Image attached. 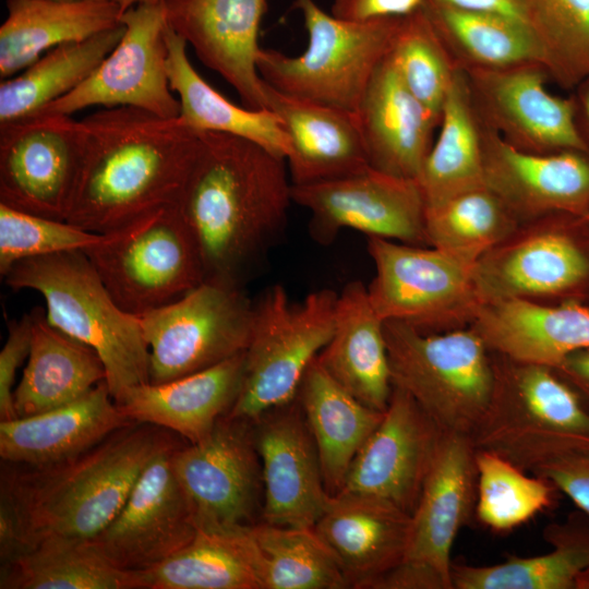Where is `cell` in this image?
<instances>
[{
    "label": "cell",
    "mask_w": 589,
    "mask_h": 589,
    "mask_svg": "<svg viewBox=\"0 0 589 589\" xmlns=\"http://www.w3.org/2000/svg\"><path fill=\"white\" fill-rule=\"evenodd\" d=\"M59 1H81V0H59Z\"/></svg>",
    "instance_id": "obj_57"
},
{
    "label": "cell",
    "mask_w": 589,
    "mask_h": 589,
    "mask_svg": "<svg viewBox=\"0 0 589 589\" xmlns=\"http://www.w3.org/2000/svg\"><path fill=\"white\" fill-rule=\"evenodd\" d=\"M166 40L170 87L180 101L179 117L190 128L242 137L286 159L289 140L275 112L237 106L212 87L192 65L185 40L169 25Z\"/></svg>",
    "instance_id": "obj_35"
},
{
    "label": "cell",
    "mask_w": 589,
    "mask_h": 589,
    "mask_svg": "<svg viewBox=\"0 0 589 589\" xmlns=\"http://www.w3.org/2000/svg\"><path fill=\"white\" fill-rule=\"evenodd\" d=\"M478 520L485 527L504 532L512 530L552 504L549 481L530 477L502 456L477 449Z\"/></svg>",
    "instance_id": "obj_43"
},
{
    "label": "cell",
    "mask_w": 589,
    "mask_h": 589,
    "mask_svg": "<svg viewBox=\"0 0 589 589\" xmlns=\"http://www.w3.org/2000/svg\"><path fill=\"white\" fill-rule=\"evenodd\" d=\"M469 326L490 351L552 369L568 354L589 348V304L576 299L483 303Z\"/></svg>",
    "instance_id": "obj_24"
},
{
    "label": "cell",
    "mask_w": 589,
    "mask_h": 589,
    "mask_svg": "<svg viewBox=\"0 0 589 589\" xmlns=\"http://www.w3.org/2000/svg\"><path fill=\"white\" fill-rule=\"evenodd\" d=\"M529 16L556 77L567 86L588 77L589 0H529Z\"/></svg>",
    "instance_id": "obj_45"
},
{
    "label": "cell",
    "mask_w": 589,
    "mask_h": 589,
    "mask_svg": "<svg viewBox=\"0 0 589 589\" xmlns=\"http://www.w3.org/2000/svg\"><path fill=\"white\" fill-rule=\"evenodd\" d=\"M356 116L370 167L417 180L440 118L410 93L389 53L370 81Z\"/></svg>",
    "instance_id": "obj_26"
},
{
    "label": "cell",
    "mask_w": 589,
    "mask_h": 589,
    "mask_svg": "<svg viewBox=\"0 0 589 589\" xmlns=\"http://www.w3.org/2000/svg\"><path fill=\"white\" fill-rule=\"evenodd\" d=\"M553 370L576 390L589 411V348L568 354Z\"/></svg>",
    "instance_id": "obj_52"
},
{
    "label": "cell",
    "mask_w": 589,
    "mask_h": 589,
    "mask_svg": "<svg viewBox=\"0 0 589 589\" xmlns=\"http://www.w3.org/2000/svg\"><path fill=\"white\" fill-rule=\"evenodd\" d=\"M296 397L315 442L325 488L335 496L384 411L368 407L346 390L317 357L306 369Z\"/></svg>",
    "instance_id": "obj_33"
},
{
    "label": "cell",
    "mask_w": 589,
    "mask_h": 589,
    "mask_svg": "<svg viewBox=\"0 0 589 589\" xmlns=\"http://www.w3.org/2000/svg\"><path fill=\"white\" fill-rule=\"evenodd\" d=\"M134 423L118 407L106 381L81 398L29 417L0 420V457L8 464L48 466L93 448Z\"/></svg>",
    "instance_id": "obj_25"
},
{
    "label": "cell",
    "mask_w": 589,
    "mask_h": 589,
    "mask_svg": "<svg viewBox=\"0 0 589 589\" xmlns=\"http://www.w3.org/2000/svg\"><path fill=\"white\" fill-rule=\"evenodd\" d=\"M423 8L441 37L452 38L485 69L534 63L552 67L541 38L519 21L498 14L460 10L430 0H424Z\"/></svg>",
    "instance_id": "obj_40"
},
{
    "label": "cell",
    "mask_w": 589,
    "mask_h": 589,
    "mask_svg": "<svg viewBox=\"0 0 589 589\" xmlns=\"http://www.w3.org/2000/svg\"><path fill=\"white\" fill-rule=\"evenodd\" d=\"M1 589H140L135 572L112 565L91 540L50 536L1 565Z\"/></svg>",
    "instance_id": "obj_37"
},
{
    "label": "cell",
    "mask_w": 589,
    "mask_h": 589,
    "mask_svg": "<svg viewBox=\"0 0 589 589\" xmlns=\"http://www.w3.org/2000/svg\"><path fill=\"white\" fill-rule=\"evenodd\" d=\"M176 436L134 422L58 464L5 462L0 495L14 507L32 549L50 536L91 540L116 518L146 465Z\"/></svg>",
    "instance_id": "obj_3"
},
{
    "label": "cell",
    "mask_w": 589,
    "mask_h": 589,
    "mask_svg": "<svg viewBox=\"0 0 589 589\" xmlns=\"http://www.w3.org/2000/svg\"><path fill=\"white\" fill-rule=\"evenodd\" d=\"M485 183L520 221L550 215L584 219L589 212V153H536L491 136Z\"/></svg>",
    "instance_id": "obj_22"
},
{
    "label": "cell",
    "mask_w": 589,
    "mask_h": 589,
    "mask_svg": "<svg viewBox=\"0 0 589 589\" xmlns=\"http://www.w3.org/2000/svg\"><path fill=\"white\" fill-rule=\"evenodd\" d=\"M520 221L488 185L425 206L429 247L480 259Z\"/></svg>",
    "instance_id": "obj_42"
},
{
    "label": "cell",
    "mask_w": 589,
    "mask_h": 589,
    "mask_svg": "<svg viewBox=\"0 0 589 589\" xmlns=\"http://www.w3.org/2000/svg\"><path fill=\"white\" fill-rule=\"evenodd\" d=\"M337 298L323 288L292 302L280 284L263 291L253 302L243 381L228 416L253 421L296 398L306 369L333 335Z\"/></svg>",
    "instance_id": "obj_8"
},
{
    "label": "cell",
    "mask_w": 589,
    "mask_h": 589,
    "mask_svg": "<svg viewBox=\"0 0 589 589\" xmlns=\"http://www.w3.org/2000/svg\"><path fill=\"white\" fill-rule=\"evenodd\" d=\"M124 33L116 47L76 88L36 113L68 115L93 106L133 107L178 118L180 101L167 73L168 26L163 1L141 3L121 14Z\"/></svg>",
    "instance_id": "obj_14"
},
{
    "label": "cell",
    "mask_w": 589,
    "mask_h": 589,
    "mask_svg": "<svg viewBox=\"0 0 589 589\" xmlns=\"http://www.w3.org/2000/svg\"><path fill=\"white\" fill-rule=\"evenodd\" d=\"M266 95L268 109L278 116L289 140L286 163L293 185L330 181L371 168L356 115L289 97L267 83Z\"/></svg>",
    "instance_id": "obj_28"
},
{
    "label": "cell",
    "mask_w": 589,
    "mask_h": 589,
    "mask_svg": "<svg viewBox=\"0 0 589 589\" xmlns=\"http://www.w3.org/2000/svg\"><path fill=\"white\" fill-rule=\"evenodd\" d=\"M553 546L546 554L517 557L503 563L452 565L454 589H575L579 574L589 566V524L573 516L544 530Z\"/></svg>",
    "instance_id": "obj_36"
},
{
    "label": "cell",
    "mask_w": 589,
    "mask_h": 589,
    "mask_svg": "<svg viewBox=\"0 0 589 589\" xmlns=\"http://www.w3.org/2000/svg\"><path fill=\"white\" fill-rule=\"evenodd\" d=\"M85 147L82 120L35 113L0 124V203L65 220Z\"/></svg>",
    "instance_id": "obj_15"
},
{
    "label": "cell",
    "mask_w": 589,
    "mask_h": 589,
    "mask_svg": "<svg viewBox=\"0 0 589 589\" xmlns=\"http://www.w3.org/2000/svg\"><path fill=\"white\" fill-rule=\"evenodd\" d=\"M4 281L14 290L40 293L48 322L98 353L115 401L128 388L149 382V350L140 318L118 305L85 252L21 261Z\"/></svg>",
    "instance_id": "obj_4"
},
{
    "label": "cell",
    "mask_w": 589,
    "mask_h": 589,
    "mask_svg": "<svg viewBox=\"0 0 589 589\" xmlns=\"http://www.w3.org/2000/svg\"><path fill=\"white\" fill-rule=\"evenodd\" d=\"M424 0H333L330 13L349 21L402 17L420 10Z\"/></svg>",
    "instance_id": "obj_49"
},
{
    "label": "cell",
    "mask_w": 589,
    "mask_h": 589,
    "mask_svg": "<svg viewBox=\"0 0 589 589\" xmlns=\"http://www.w3.org/2000/svg\"><path fill=\"white\" fill-rule=\"evenodd\" d=\"M575 589H589V566H587L577 577Z\"/></svg>",
    "instance_id": "obj_55"
},
{
    "label": "cell",
    "mask_w": 589,
    "mask_h": 589,
    "mask_svg": "<svg viewBox=\"0 0 589 589\" xmlns=\"http://www.w3.org/2000/svg\"><path fill=\"white\" fill-rule=\"evenodd\" d=\"M171 466L197 529L257 522L263 482L252 420L224 416L204 440L176 447Z\"/></svg>",
    "instance_id": "obj_13"
},
{
    "label": "cell",
    "mask_w": 589,
    "mask_h": 589,
    "mask_svg": "<svg viewBox=\"0 0 589 589\" xmlns=\"http://www.w3.org/2000/svg\"><path fill=\"white\" fill-rule=\"evenodd\" d=\"M85 254L118 305L134 315L166 305L204 281L197 245L178 204L107 232Z\"/></svg>",
    "instance_id": "obj_10"
},
{
    "label": "cell",
    "mask_w": 589,
    "mask_h": 589,
    "mask_svg": "<svg viewBox=\"0 0 589 589\" xmlns=\"http://www.w3.org/2000/svg\"><path fill=\"white\" fill-rule=\"evenodd\" d=\"M112 1L121 11V14L128 9L141 4V3H156L160 0H110Z\"/></svg>",
    "instance_id": "obj_54"
},
{
    "label": "cell",
    "mask_w": 589,
    "mask_h": 589,
    "mask_svg": "<svg viewBox=\"0 0 589 589\" xmlns=\"http://www.w3.org/2000/svg\"><path fill=\"white\" fill-rule=\"evenodd\" d=\"M85 147L67 221L96 233L178 204L201 148L180 117L133 107L82 119Z\"/></svg>",
    "instance_id": "obj_2"
},
{
    "label": "cell",
    "mask_w": 589,
    "mask_h": 589,
    "mask_svg": "<svg viewBox=\"0 0 589 589\" xmlns=\"http://www.w3.org/2000/svg\"><path fill=\"white\" fill-rule=\"evenodd\" d=\"M477 79L496 119L520 144L517 147L536 153H589L578 125L575 99L551 94L543 73L531 64L482 69Z\"/></svg>",
    "instance_id": "obj_29"
},
{
    "label": "cell",
    "mask_w": 589,
    "mask_h": 589,
    "mask_svg": "<svg viewBox=\"0 0 589 589\" xmlns=\"http://www.w3.org/2000/svg\"><path fill=\"white\" fill-rule=\"evenodd\" d=\"M0 27V77L20 73L47 51L121 24L110 0H7Z\"/></svg>",
    "instance_id": "obj_31"
},
{
    "label": "cell",
    "mask_w": 589,
    "mask_h": 589,
    "mask_svg": "<svg viewBox=\"0 0 589 589\" xmlns=\"http://www.w3.org/2000/svg\"><path fill=\"white\" fill-rule=\"evenodd\" d=\"M32 550L12 504L0 495V561L4 565Z\"/></svg>",
    "instance_id": "obj_50"
},
{
    "label": "cell",
    "mask_w": 589,
    "mask_h": 589,
    "mask_svg": "<svg viewBox=\"0 0 589 589\" xmlns=\"http://www.w3.org/2000/svg\"><path fill=\"white\" fill-rule=\"evenodd\" d=\"M394 387L409 394L446 433L471 436L494 383L491 351L470 326L423 333L385 321Z\"/></svg>",
    "instance_id": "obj_7"
},
{
    "label": "cell",
    "mask_w": 589,
    "mask_h": 589,
    "mask_svg": "<svg viewBox=\"0 0 589 589\" xmlns=\"http://www.w3.org/2000/svg\"><path fill=\"white\" fill-rule=\"evenodd\" d=\"M441 129L417 179L425 206L486 185L484 148L461 80L453 75Z\"/></svg>",
    "instance_id": "obj_39"
},
{
    "label": "cell",
    "mask_w": 589,
    "mask_h": 589,
    "mask_svg": "<svg viewBox=\"0 0 589 589\" xmlns=\"http://www.w3.org/2000/svg\"><path fill=\"white\" fill-rule=\"evenodd\" d=\"M32 341L29 313L20 321L11 322L8 338L0 351V419H16L14 408V383L19 368L27 359Z\"/></svg>",
    "instance_id": "obj_47"
},
{
    "label": "cell",
    "mask_w": 589,
    "mask_h": 589,
    "mask_svg": "<svg viewBox=\"0 0 589 589\" xmlns=\"http://www.w3.org/2000/svg\"><path fill=\"white\" fill-rule=\"evenodd\" d=\"M574 99L578 125L589 145V76L578 84L577 97Z\"/></svg>",
    "instance_id": "obj_53"
},
{
    "label": "cell",
    "mask_w": 589,
    "mask_h": 589,
    "mask_svg": "<svg viewBox=\"0 0 589 589\" xmlns=\"http://www.w3.org/2000/svg\"><path fill=\"white\" fill-rule=\"evenodd\" d=\"M124 33L122 23L87 39L58 46L0 84V124L35 115L83 83Z\"/></svg>",
    "instance_id": "obj_38"
},
{
    "label": "cell",
    "mask_w": 589,
    "mask_h": 589,
    "mask_svg": "<svg viewBox=\"0 0 589 589\" xmlns=\"http://www.w3.org/2000/svg\"><path fill=\"white\" fill-rule=\"evenodd\" d=\"M375 276L368 286L385 321L440 333L471 324L482 305L476 284L479 259L433 247L368 237Z\"/></svg>",
    "instance_id": "obj_9"
},
{
    "label": "cell",
    "mask_w": 589,
    "mask_h": 589,
    "mask_svg": "<svg viewBox=\"0 0 589 589\" xmlns=\"http://www.w3.org/2000/svg\"><path fill=\"white\" fill-rule=\"evenodd\" d=\"M253 426L263 482L261 521L313 528L332 496L297 397L262 413Z\"/></svg>",
    "instance_id": "obj_20"
},
{
    "label": "cell",
    "mask_w": 589,
    "mask_h": 589,
    "mask_svg": "<svg viewBox=\"0 0 589 589\" xmlns=\"http://www.w3.org/2000/svg\"><path fill=\"white\" fill-rule=\"evenodd\" d=\"M262 589H347L348 581L313 528L259 521L249 527Z\"/></svg>",
    "instance_id": "obj_41"
},
{
    "label": "cell",
    "mask_w": 589,
    "mask_h": 589,
    "mask_svg": "<svg viewBox=\"0 0 589 589\" xmlns=\"http://www.w3.org/2000/svg\"><path fill=\"white\" fill-rule=\"evenodd\" d=\"M29 316L31 350L13 393L17 418L70 404L106 381L105 365L94 349L53 327L41 308Z\"/></svg>",
    "instance_id": "obj_32"
},
{
    "label": "cell",
    "mask_w": 589,
    "mask_h": 589,
    "mask_svg": "<svg viewBox=\"0 0 589 589\" xmlns=\"http://www.w3.org/2000/svg\"><path fill=\"white\" fill-rule=\"evenodd\" d=\"M443 434L409 394L393 386L383 418L356 455L339 493L383 500L411 515Z\"/></svg>",
    "instance_id": "obj_19"
},
{
    "label": "cell",
    "mask_w": 589,
    "mask_h": 589,
    "mask_svg": "<svg viewBox=\"0 0 589 589\" xmlns=\"http://www.w3.org/2000/svg\"><path fill=\"white\" fill-rule=\"evenodd\" d=\"M519 226L476 266L482 304L521 299H574L589 283V252L568 226L548 216Z\"/></svg>",
    "instance_id": "obj_17"
},
{
    "label": "cell",
    "mask_w": 589,
    "mask_h": 589,
    "mask_svg": "<svg viewBox=\"0 0 589 589\" xmlns=\"http://www.w3.org/2000/svg\"><path fill=\"white\" fill-rule=\"evenodd\" d=\"M411 515L371 496L339 493L313 526L337 558L349 588L370 585L404 558Z\"/></svg>",
    "instance_id": "obj_23"
},
{
    "label": "cell",
    "mask_w": 589,
    "mask_h": 589,
    "mask_svg": "<svg viewBox=\"0 0 589 589\" xmlns=\"http://www.w3.org/2000/svg\"><path fill=\"white\" fill-rule=\"evenodd\" d=\"M107 233H96L67 220L29 214L0 203V275L16 263L100 244Z\"/></svg>",
    "instance_id": "obj_46"
},
{
    "label": "cell",
    "mask_w": 589,
    "mask_h": 589,
    "mask_svg": "<svg viewBox=\"0 0 589 589\" xmlns=\"http://www.w3.org/2000/svg\"><path fill=\"white\" fill-rule=\"evenodd\" d=\"M168 25L220 75L244 107L268 109L257 70L266 0H161Z\"/></svg>",
    "instance_id": "obj_21"
},
{
    "label": "cell",
    "mask_w": 589,
    "mask_h": 589,
    "mask_svg": "<svg viewBox=\"0 0 589 589\" xmlns=\"http://www.w3.org/2000/svg\"><path fill=\"white\" fill-rule=\"evenodd\" d=\"M308 34L305 50L288 56L261 48V77L280 94L357 115L376 69L389 53L400 17L349 21L314 0H294Z\"/></svg>",
    "instance_id": "obj_6"
},
{
    "label": "cell",
    "mask_w": 589,
    "mask_h": 589,
    "mask_svg": "<svg viewBox=\"0 0 589 589\" xmlns=\"http://www.w3.org/2000/svg\"><path fill=\"white\" fill-rule=\"evenodd\" d=\"M532 474L549 481L589 516V454L562 458L536 469Z\"/></svg>",
    "instance_id": "obj_48"
},
{
    "label": "cell",
    "mask_w": 589,
    "mask_h": 589,
    "mask_svg": "<svg viewBox=\"0 0 589 589\" xmlns=\"http://www.w3.org/2000/svg\"><path fill=\"white\" fill-rule=\"evenodd\" d=\"M244 352L169 382L132 386L116 402L134 422L197 443L231 410L243 381Z\"/></svg>",
    "instance_id": "obj_27"
},
{
    "label": "cell",
    "mask_w": 589,
    "mask_h": 589,
    "mask_svg": "<svg viewBox=\"0 0 589 589\" xmlns=\"http://www.w3.org/2000/svg\"><path fill=\"white\" fill-rule=\"evenodd\" d=\"M291 187L285 158L242 137L201 132L178 207L197 245L204 280L241 286L285 235Z\"/></svg>",
    "instance_id": "obj_1"
},
{
    "label": "cell",
    "mask_w": 589,
    "mask_h": 589,
    "mask_svg": "<svg viewBox=\"0 0 589 589\" xmlns=\"http://www.w3.org/2000/svg\"><path fill=\"white\" fill-rule=\"evenodd\" d=\"M581 220L587 225V227H589V212H588V214L585 216V218L581 219Z\"/></svg>",
    "instance_id": "obj_56"
},
{
    "label": "cell",
    "mask_w": 589,
    "mask_h": 589,
    "mask_svg": "<svg viewBox=\"0 0 589 589\" xmlns=\"http://www.w3.org/2000/svg\"><path fill=\"white\" fill-rule=\"evenodd\" d=\"M292 202L310 214L309 233L330 244L342 229H354L405 244L429 247L425 201L417 180L373 168L357 175L291 187Z\"/></svg>",
    "instance_id": "obj_16"
},
{
    "label": "cell",
    "mask_w": 589,
    "mask_h": 589,
    "mask_svg": "<svg viewBox=\"0 0 589 589\" xmlns=\"http://www.w3.org/2000/svg\"><path fill=\"white\" fill-rule=\"evenodd\" d=\"M476 454L469 435L444 432L411 514L405 556L370 589H454L452 549L476 512Z\"/></svg>",
    "instance_id": "obj_12"
},
{
    "label": "cell",
    "mask_w": 589,
    "mask_h": 589,
    "mask_svg": "<svg viewBox=\"0 0 589 589\" xmlns=\"http://www.w3.org/2000/svg\"><path fill=\"white\" fill-rule=\"evenodd\" d=\"M494 383L471 440L525 471L589 454V411L552 368L491 351Z\"/></svg>",
    "instance_id": "obj_5"
},
{
    "label": "cell",
    "mask_w": 589,
    "mask_h": 589,
    "mask_svg": "<svg viewBox=\"0 0 589 589\" xmlns=\"http://www.w3.org/2000/svg\"><path fill=\"white\" fill-rule=\"evenodd\" d=\"M424 8L400 17L389 55L410 93L441 119L453 75Z\"/></svg>",
    "instance_id": "obj_44"
},
{
    "label": "cell",
    "mask_w": 589,
    "mask_h": 589,
    "mask_svg": "<svg viewBox=\"0 0 589 589\" xmlns=\"http://www.w3.org/2000/svg\"><path fill=\"white\" fill-rule=\"evenodd\" d=\"M252 315L242 286L219 280H204L137 315L149 350V382H169L245 351Z\"/></svg>",
    "instance_id": "obj_11"
},
{
    "label": "cell",
    "mask_w": 589,
    "mask_h": 589,
    "mask_svg": "<svg viewBox=\"0 0 589 589\" xmlns=\"http://www.w3.org/2000/svg\"><path fill=\"white\" fill-rule=\"evenodd\" d=\"M176 436L149 460L116 518L95 538V548L116 567L151 568L185 546L197 526L171 466Z\"/></svg>",
    "instance_id": "obj_18"
},
{
    "label": "cell",
    "mask_w": 589,
    "mask_h": 589,
    "mask_svg": "<svg viewBox=\"0 0 589 589\" xmlns=\"http://www.w3.org/2000/svg\"><path fill=\"white\" fill-rule=\"evenodd\" d=\"M249 527L197 529L173 555L135 572L140 589H262Z\"/></svg>",
    "instance_id": "obj_34"
},
{
    "label": "cell",
    "mask_w": 589,
    "mask_h": 589,
    "mask_svg": "<svg viewBox=\"0 0 589 589\" xmlns=\"http://www.w3.org/2000/svg\"><path fill=\"white\" fill-rule=\"evenodd\" d=\"M452 8L503 15L531 27L529 0H430ZM532 28V27H531Z\"/></svg>",
    "instance_id": "obj_51"
},
{
    "label": "cell",
    "mask_w": 589,
    "mask_h": 589,
    "mask_svg": "<svg viewBox=\"0 0 589 589\" xmlns=\"http://www.w3.org/2000/svg\"><path fill=\"white\" fill-rule=\"evenodd\" d=\"M326 372L368 407L385 411L393 390L384 321L359 280L338 293L333 335L317 356Z\"/></svg>",
    "instance_id": "obj_30"
}]
</instances>
